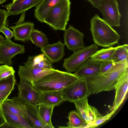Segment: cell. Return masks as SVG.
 Instances as JSON below:
<instances>
[{
	"mask_svg": "<svg viewBox=\"0 0 128 128\" xmlns=\"http://www.w3.org/2000/svg\"><path fill=\"white\" fill-rule=\"evenodd\" d=\"M80 78L74 74L54 69L31 83L34 88L42 92L61 91Z\"/></svg>",
	"mask_w": 128,
	"mask_h": 128,
	"instance_id": "2",
	"label": "cell"
},
{
	"mask_svg": "<svg viewBox=\"0 0 128 128\" xmlns=\"http://www.w3.org/2000/svg\"><path fill=\"white\" fill-rule=\"evenodd\" d=\"M128 69L118 78L115 86V95L110 110L115 113L124 100L128 91Z\"/></svg>",
	"mask_w": 128,
	"mask_h": 128,
	"instance_id": "10",
	"label": "cell"
},
{
	"mask_svg": "<svg viewBox=\"0 0 128 128\" xmlns=\"http://www.w3.org/2000/svg\"><path fill=\"white\" fill-rule=\"evenodd\" d=\"M102 62L90 58L87 60L74 73L80 78L94 76L101 73Z\"/></svg>",
	"mask_w": 128,
	"mask_h": 128,
	"instance_id": "18",
	"label": "cell"
},
{
	"mask_svg": "<svg viewBox=\"0 0 128 128\" xmlns=\"http://www.w3.org/2000/svg\"><path fill=\"white\" fill-rule=\"evenodd\" d=\"M24 104L27 111L28 122L31 128H50L43 121L38 113V107L18 96L12 98Z\"/></svg>",
	"mask_w": 128,
	"mask_h": 128,
	"instance_id": "13",
	"label": "cell"
},
{
	"mask_svg": "<svg viewBox=\"0 0 128 128\" xmlns=\"http://www.w3.org/2000/svg\"><path fill=\"white\" fill-rule=\"evenodd\" d=\"M5 122L4 118L0 112V128L4 124Z\"/></svg>",
	"mask_w": 128,
	"mask_h": 128,
	"instance_id": "38",
	"label": "cell"
},
{
	"mask_svg": "<svg viewBox=\"0 0 128 128\" xmlns=\"http://www.w3.org/2000/svg\"><path fill=\"white\" fill-rule=\"evenodd\" d=\"M64 102L62 90L46 91L42 92L40 104L46 106L54 108L60 105Z\"/></svg>",
	"mask_w": 128,
	"mask_h": 128,
	"instance_id": "20",
	"label": "cell"
},
{
	"mask_svg": "<svg viewBox=\"0 0 128 128\" xmlns=\"http://www.w3.org/2000/svg\"><path fill=\"white\" fill-rule=\"evenodd\" d=\"M0 104L10 112L25 118L23 113L12 99L7 98Z\"/></svg>",
	"mask_w": 128,
	"mask_h": 128,
	"instance_id": "29",
	"label": "cell"
},
{
	"mask_svg": "<svg viewBox=\"0 0 128 128\" xmlns=\"http://www.w3.org/2000/svg\"><path fill=\"white\" fill-rule=\"evenodd\" d=\"M115 63L112 61L102 62L100 67L101 73H104L109 70Z\"/></svg>",
	"mask_w": 128,
	"mask_h": 128,
	"instance_id": "33",
	"label": "cell"
},
{
	"mask_svg": "<svg viewBox=\"0 0 128 128\" xmlns=\"http://www.w3.org/2000/svg\"></svg>",
	"mask_w": 128,
	"mask_h": 128,
	"instance_id": "41",
	"label": "cell"
},
{
	"mask_svg": "<svg viewBox=\"0 0 128 128\" xmlns=\"http://www.w3.org/2000/svg\"><path fill=\"white\" fill-rule=\"evenodd\" d=\"M68 118V122H67V126L69 128H86L87 124L84 119L78 114L76 110H71L69 113Z\"/></svg>",
	"mask_w": 128,
	"mask_h": 128,
	"instance_id": "23",
	"label": "cell"
},
{
	"mask_svg": "<svg viewBox=\"0 0 128 128\" xmlns=\"http://www.w3.org/2000/svg\"><path fill=\"white\" fill-rule=\"evenodd\" d=\"M114 114V113L113 112H111L110 113L107 114L104 116H102L99 118L92 124L91 128L96 127L109 120Z\"/></svg>",
	"mask_w": 128,
	"mask_h": 128,
	"instance_id": "31",
	"label": "cell"
},
{
	"mask_svg": "<svg viewBox=\"0 0 128 128\" xmlns=\"http://www.w3.org/2000/svg\"><path fill=\"white\" fill-rule=\"evenodd\" d=\"M15 71L11 66L4 65L0 66V79L14 75Z\"/></svg>",
	"mask_w": 128,
	"mask_h": 128,
	"instance_id": "30",
	"label": "cell"
},
{
	"mask_svg": "<svg viewBox=\"0 0 128 128\" xmlns=\"http://www.w3.org/2000/svg\"><path fill=\"white\" fill-rule=\"evenodd\" d=\"M29 40L36 46L41 48L48 44V39L46 35L37 29H34L30 35Z\"/></svg>",
	"mask_w": 128,
	"mask_h": 128,
	"instance_id": "26",
	"label": "cell"
},
{
	"mask_svg": "<svg viewBox=\"0 0 128 128\" xmlns=\"http://www.w3.org/2000/svg\"><path fill=\"white\" fill-rule=\"evenodd\" d=\"M65 45L59 40L55 43L47 44L40 48V50L52 63L56 62L62 60L64 56Z\"/></svg>",
	"mask_w": 128,
	"mask_h": 128,
	"instance_id": "17",
	"label": "cell"
},
{
	"mask_svg": "<svg viewBox=\"0 0 128 128\" xmlns=\"http://www.w3.org/2000/svg\"><path fill=\"white\" fill-rule=\"evenodd\" d=\"M90 25L93 40L97 46L109 48L118 43L121 37L120 36L97 14L90 20Z\"/></svg>",
	"mask_w": 128,
	"mask_h": 128,
	"instance_id": "3",
	"label": "cell"
},
{
	"mask_svg": "<svg viewBox=\"0 0 128 128\" xmlns=\"http://www.w3.org/2000/svg\"><path fill=\"white\" fill-rule=\"evenodd\" d=\"M103 16V19L111 26L118 27L122 17L116 0H101L98 9Z\"/></svg>",
	"mask_w": 128,
	"mask_h": 128,
	"instance_id": "7",
	"label": "cell"
},
{
	"mask_svg": "<svg viewBox=\"0 0 128 128\" xmlns=\"http://www.w3.org/2000/svg\"><path fill=\"white\" fill-rule=\"evenodd\" d=\"M54 107L46 106L40 104L38 106V113L43 122L50 128H54L51 122V117Z\"/></svg>",
	"mask_w": 128,
	"mask_h": 128,
	"instance_id": "24",
	"label": "cell"
},
{
	"mask_svg": "<svg viewBox=\"0 0 128 128\" xmlns=\"http://www.w3.org/2000/svg\"><path fill=\"white\" fill-rule=\"evenodd\" d=\"M128 69V60L115 63L109 70L103 73L84 78L91 94L114 90L118 78Z\"/></svg>",
	"mask_w": 128,
	"mask_h": 128,
	"instance_id": "1",
	"label": "cell"
},
{
	"mask_svg": "<svg viewBox=\"0 0 128 128\" xmlns=\"http://www.w3.org/2000/svg\"><path fill=\"white\" fill-rule=\"evenodd\" d=\"M5 40V38L1 35H0V44Z\"/></svg>",
	"mask_w": 128,
	"mask_h": 128,
	"instance_id": "39",
	"label": "cell"
},
{
	"mask_svg": "<svg viewBox=\"0 0 128 128\" xmlns=\"http://www.w3.org/2000/svg\"><path fill=\"white\" fill-rule=\"evenodd\" d=\"M65 101L74 103L91 94L86 81L83 78H80L62 90Z\"/></svg>",
	"mask_w": 128,
	"mask_h": 128,
	"instance_id": "6",
	"label": "cell"
},
{
	"mask_svg": "<svg viewBox=\"0 0 128 128\" xmlns=\"http://www.w3.org/2000/svg\"><path fill=\"white\" fill-rule=\"evenodd\" d=\"M116 47H111L98 50L90 57L91 59L103 62L112 61L114 53Z\"/></svg>",
	"mask_w": 128,
	"mask_h": 128,
	"instance_id": "25",
	"label": "cell"
},
{
	"mask_svg": "<svg viewBox=\"0 0 128 128\" xmlns=\"http://www.w3.org/2000/svg\"><path fill=\"white\" fill-rule=\"evenodd\" d=\"M7 0H0V4L5 2Z\"/></svg>",
	"mask_w": 128,
	"mask_h": 128,
	"instance_id": "40",
	"label": "cell"
},
{
	"mask_svg": "<svg viewBox=\"0 0 128 128\" xmlns=\"http://www.w3.org/2000/svg\"><path fill=\"white\" fill-rule=\"evenodd\" d=\"M98 49V46L94 44L74 52L72 54L64 60L63 67L68 72H75Z\"/></svg>",
	"mask_w": 128,
	"mask_h": 128,
	"instance_id": "5",
	"label": "cell"
},
{
	"mask_svg": "<svg viewBox=\"0 0 128 128\" xmlns=\"http://www.w3.org/2000/svg\"><path fill=\"white\" fill-rule=\"evenodd\" d=\"M19 66L18 74L20 80L32 83L51 72L53 69L38 68L25 64Z\"/></svg>",
	"mask_w": 128,
	"mask_h": 128,
	"instance_id": "14",
	"label": "cell"
},
{
	"mask_svg": "<svg viewBox=\"0 0 128 128\" xmlns=\"http://www.w3.org/2000/svg\"><path fill=\"white\" fill-rule=\"evenodd\" d=\"M0 112L5 121L0 128H31L24 117L10 112L1 104Z\"/></svg>",
	"mask_w": 128,
	"mask_h": 128,
	"instance_id": "15",
	"label": "cell"
},
{
	"mask_svg": "<svg viewBox=\"0 0 128 128\" xmlns=\"http://www.w3.org/2000/svg\"><path fill=\"white\" fill-rule=\"evenodd\" d=\"M52 63L42 53L34 56H29L26 62L24 64L41 69H54Z\"/></svg>",
	"mask_w": 128,
	"mask_h": 128,
	"instance_id": "22",
	"label": "cell"
},
{
	"mask_svg": "<svg viewBox=\"0 0 128 128\" xmlns=\"http://www.w3.org/2000/svg\"><path fill=\"white\" fill-rule=\"evenodd\" d=\"M74 103L77 112L86 122V128H91L94 122L102 116L96 108L88 104L87 97Z\"/></svg>",
	"mask_w": 128,
	"mask_h": 128,
	"instance_id": "9",
	"label": "cell"
},
{
	"mask_svg": "<svg viewBox=\"0 0 128 128\" xmlns=\"http://www.w3.org/2000/svg\"><path fill=\"white\" fill-rule=\"evenodd\" d=\"M34 26L33 22H26L9 27L13 30L15 40L25 42L29 40L30 34L34 29Z\"/></svg>",
	"mask_w": 128,
	"mask_h": 128,
	"instance_id": "19",
	"label": "cell"
},
{
	"mask_svg": "<svg viewBox=\"0 0 128 128\" xmlns=\"http://www.w3.org/2000/svg\"><path fill=\"white\" fill-rule=\"evenodd\" d=\"M8 17L6 11L5 10L0 9V32L4 26L8 25Z\"/></svg>",
	"mask_w": 128,
	"mask_h": 128,
	"instance_id": "32",
	"label": "cell"
},
{
	"mask_svg": "<svg viewBox=\"0 0 128 128\" xmlns=\"http://www.w3.org/2000/svg\"><path fill=\"white\" fill-rule=\"evenodd\" d=\"M94 8L98 9L100 4L101 0H87Z\"/></svg>",
	"mask_w": 128,
	"mask_h": 128,
	"instance_id": "36",
	"label": "cell"
},
{
	"mask_svg": "<svg viewBox=\"0 0 128 128\" xmlns=\"http://www.w3.org/2000/svg\"><path fill=\"white\" fill-rule=\"evenodd\" d=\"M128 60V45L125 44L116 47L112 56V61L118 63Z\"/></svg>",
	"mask_w": 128,
	"mask_h": 128,
	"instance_id": "27",
	"label": "cell"
},
{
	"mask_svg": "<svg viewBox=\"0 0 128 128\" xmlns=\"http://www.w3.org/2000/svg\"><path fill=\"white\" fill-rule=\"evenodd\" d=\"M18 96L38 107L40 104L42 92L34 88L31 82L22 80L18 85Z\"/></svg>",
	"mask_w": 128,
	"mask_h": 128,
	"instance_id": "11",
	"label": "cell"
},
{
	"mask_svg": "<svg viewBox=\"0 0 128 128\" xmlns=\"http://www.w3.org/2000/svg\"><path fill=\"white\" fill-rule=\"evenodd\" d=\"M64 31V44L69 50L74 52L85 46L82 32L70 25Z\"/></svg>",
	"mask_w": 128,
	"mask_h": 128,
	"instance_id": "12",
	"label": "cell"
},
{
	"mask_svg": "<svg viewBox=\"0 0 128 128\" xmlns=\"http://www.w3.org/2000/svg\"><path fill=\"white\" fill-rule=\"evenodd\" d=\"M25 12H24L22 13L21 16L19 20L15 23L16 25L22 23L24 20V17L25 15Z\"/></svg>",
	"mask_w": 128,
	"mask_h": 128,
	"instance_id": "37",
	"label": "cell"
},
{
	"mask_svg": "<svg viewBox=\"0 0 128 128\" xmlns=\"http://www.w3.org/2000/svg\"><path fill=\"white\" fill-rule=\"evenodd\" d=\"M70 0H60L50 10L44 22L55 30L64 31L69 20Z\"/></svg>",
	"mask_w": 128,
	"mask_h": 128,
	"instance_id": "4",
	"label": "cell"
},
{
	"mask_svg": "<svg viewBox=\"0 0 128 128\" xmlns=\"http://www.w3.org/2000/svg\"><path fill=\"white\" fill-rule=\"evenodd\" d=\"M0 32L3 33L5 35L6 37L10 39L14 36V34L13 31L5 26L3 27L1 29Z\"/></svg>",
	"mask_w": 128,
	"mask_h": 128,
	"instance_id": "34",
	"label": "cell"
},
{
	"mask_svg": "<svg viewBox=\"0 0 128 128\" xmlns=\"http://www.w3.org/2000/svg\"><path fill=\"white\" fill-rule=\"evenodd\" d=\"M16 84L14 74L0 79V92L8 91L12 92Z\"/></svg>",
	"mask_w": 128,
	"mask_h": 128,
	"instance_id": "28",
	"label": "cell"
},
{
	"mask_svg": "<svg viewBox=\"0 0 128 128\" xmlns=\"http://www.w3.org/2000/svg\"><path fill=\"white\" fill-rule=\"evenodd\" d=\"M42 0H12L10 2L4 6L7 9L8 16L17 15L22 13L33 7L36 6Z\"/></svg>",
	"mask_w": 128,
	"mask_h": 128,
	"instance_id": "16",
	"label": "cell"
},
{
	"mask_svg": "<svg viewBox=\"0 0 128 128\" xmlns=\"http://www.w3.org/2000/svg\"><path fill=\"white\" fill-rule=\"evenodd\" d=\"M11 92L5 91L0 92V104L2 103L6 99Z\"/></svg>",
	"mask_w": 128,
	"mask_h": 128,
	"instance_id": "35",
	"label": "cell"
},
{
	"mask_svg": "<svg viewBox=\"0 0 128 128\" xmlns=\"http://www.w3.org/2000/svg\"><path fill=\"white\" fill-rule=\"evenodd\" d=\"M25 52L24 45L12 42L10 39L6 38L0 44V64L11 66L12 58L18 54Z\"/></svg>",
	"mask_w": 128,
	"mask_h": 128,
	"instance_id": "8",
	"label": "cell"
},
{
	"mask_svg": "<svg viewBox=\"0 0 128 128\" xmlns=\"http://www.w3.org/2000/svg\"><path fill=\"white\" fill-rule=\"evenodd\" d=\"M60 0H42L34 10V15L38 21L44 22V18L50 10Z\"/></svg>",
	"mask_w": 128,
	"mask_h": 128,
	"instance_id": "21",
	"label": "cell"
}]
</instances>
